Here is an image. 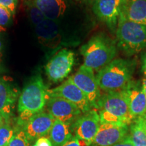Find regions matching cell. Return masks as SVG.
<instances>
[{"label": "cell", "mask_w": 146, "mask_h": 146, "mask_svg": "<svg viewBox=\"0 0 146 146\" xmlns=\"http://www.w3.org/2000/svg\"><path fill=\"white\" fill-rule=\"evenodd\" d=\"M122 91L127 98L129 110L135 119L146 114V96L139 81L132 80Z\"/></svg>", "instance_id": "obj_14"}, {"label": "cell", "mask_w": 146, "mask_h": 146, "mask_svg": "<svg viewBox=\"0 0 146 146\" xmlns=\"http://www.w3.org/2000/svg\"><path fill=\"white\" fill-rule=\"evenodd\" d=\"M91 143L85 140L72 136L68 141L66 142L62 146H91Z\"/></svg>", "instance_id": "obj_25"}, {"label": "cell", "mask_w": 146, "mask_h": 146, "mask_svg": "<svg viewBox=\"0 0 146 146\" xmlns=\"http://www.w3.org/2000/svg\"><path fill=\"white\" fill-rule=\"evenodd\" d=\"M129 137L134 146H146V132L140 117L129 126Z\"/></svg>", "instance_id": "obj_20"}, {"label": "cell", "mask_w": 146, "mask_h": 146, "mask_svg": "<svg viewBox=\"0 0 146 146\" xmlns=\"http://www.w3.org/2000/svg\"><path fill=\"white\" fill-rule=\"evenodd\" d=\"M12 21V14L8 9L0 5V27L3 28L10 25Z\"/></svg>", "instance_id": "obj_24"}, {"label": "cell", "mask_w": 146, "mask_h": 146, "mask_svg": "<svg viewBox=\"0 0 146 146\" xmlns=\"http://www.w3.org/2000/svg\"><path fill=\"white\" fill-rule=\"evenodd\" d=\"M141 84H142V87H143V92L146 96V78H143V79L142 80Z\"/></svg>", "instance_id": "obj_31"}, {"label": "cell", "mask_w": 146, "mask_h": 146, "mask_svg": "<svg viewBox=\"0 0 146 146\" xmlns=\"http://www.w3.org/2000/svg\"><path fill=\"white\" fill-rule=\"evenodd\" d=\"M17 4L18 0H0V5L8 9L12 14V16H14L15 14Z\"/></svg>", "instance_id": "obj_26"}, {"label": "cell", "mask_w": 146, "mask_h": 146, "mask_svg": "<svg viewBox=\"0 0 146 146\" xmlns=\"http://www.w3.org/2000/svg\"><path fill=\"white\" fill-rule=\"evenodd\" d=\"M117 45L128 56L146 48V27L128 20L120 14L116 29Z\"/></svg>", "instance_id": "obj_5"}, {"label": "cell", "mask_w": 146, "mask_h": 146, "mask_svg": "<svg viewBox=\"0 0 146 146\" xmlns=\"http://www.w3.org/2000/svg\"><path fill=\"white\" fill-rule=\"evenodd\" d=\"M55 120L50 113L43 111L34 114L25 123L17 127L23 129L29 141L32 143L38 139L49 135Z\"/></svg>", "instance_id": "obj_8"}, {"label": "cell", "mask_w": 146, "mask_h": 146, "mask_svg": "<svg viewBox=\"0 0 146 146\" xmlns=\"http://www.w3.org/2000/svg\"><path fill=\"white\" fill-rule=\"evenodd\" d=\"M16 132L10 123L4 122L0 126V146H8V143Z\"/></svg>", "instance_id": "obj_22"}, {"label": "cell", "mask_w": 146, "mask_h": 146, "mask_svg": "<svg viewBox=\"0 0 146 146\" xmlns=\"http://www.w3.org/2000/svg\"><path fill=\"white\" fill-rule=\"evenodd\" d=\"M2 48H3V41H2V38H1V35H0V57H1Z\"/></svg>", "instance_id": "obj_32"}, {"label": "cell", "mask_w": 146, "mask_h": 146, "mask_svg": "<svg viewBox=\"0 0 146 146\" xmlns=\"http://www.w3.org/2000/svg\"><path fill=\"white\" fill-rule=\"evenodd\" d=\"M27 137L21 128L16 127V132L11 139L8 146H31Z\"/></svg>", "instance_id": "obj_23"}, {"label": "cell", "mask_w": 146, "mask_h": 146, "mask_svg": "<svg viewBox=\"0 0 146 146\" xmlns=\"http://www.w3.org/2000/svg\"><path fill=\"white\" fill-rule=\"evenodd\" d=\"M123 0H95L93 10L112 31H116Z\"/></svg>", "instance_id": "obj_13"}, {"label": "cell", "mask_w": 146, "mask_h": 146, "mask_svg": "<svg viewBox=\"0 0 146 146\" xmlns=\"http://www.w3.org/2000/svg\"><path fill=\"white\" fill-rule=\"evenodd\" d=\"M113 146H134L133 142L131 141L129 135L128 136L126 137L125 138H124L123 140L118 142V143H116Z\"/></svg>", "instance_id": "obj_28"}, {"label": "cell", "mask_w": 146, "mask_h": 146, "mask_svg": "<svg viewBox=\"0 0 146 146\" xmlns=\"http://www.w3.org/2000/svg\"><path fill=\"white\" fill-rule=\"evenodd\" d=\"M142 70H143L144 76L146 78V53L142 58Z\"/></svg>", "instance_id": "obj_29"}, {"label": "cell", "mask_w": 146, "mask_h": 146, "mask_svg": "<svg viewBox=\"0 0 146 146\" xmlns=\"http://www.w3.org/2000/svg\"><path fill=\"white\" fill-rule=\"evenodd\" d=\"M0 126H1V123H0Z\"/></svg>", "instance_id": "obj_35"}, {"label": "cell", "mask_w": 146, "mask_h": 146, "mask_svg": "<svg viewBox=\"0 0 146 146\" xmlns=\"http://www.w3.org/2000/svg\"><path fill=\"white\" fill-rule=\"evenodd\" d=\"M59 120H55L49 133V139L53 146H62L73 136L72 127Z\"/></svg>", "instance_id": "obj_19"}, {"label": "cell", "mask_w": 146, "mask_h": 146, "mask_svg": "<svg viewBox=\"0 0 146 146\" xmlns=\"http://www.w3.org/2000/svg\"><path fill=\"white\" fill-rule=\"evenodd\" d=\"M140 118H141L143 128H144V129H145V131L146 132V114H145L143 116H141Z\"/></svg>", "instance_id": "obj_30"}, {"label": "cell", "mask_w": 146, "mask_h": 146, "mask_svg": "<svg viewBox=\"0 0 146 146\" xmlns=\"http://www.w3.org/2000/svg\"><path fill=\"white\" fill-rule=\"evenodd\" d=\"M3 118L1 117V114H0V123H2V122H3Z\"/></svg>", "instance_id": "obj_33"}, {"label": "cell", "mask_w": 146, "mask_h": 146, "mask_svg": "<svg viewBox=\"0 0 146 146\" xmlns=\"http://www.w3.org/2000/svg\"><path fill=\"white\" fill-rule=\"evenodd\" d=\"M39 42L43 46L54 48L60 44L61 30L59 21L46 19L35 28Z\"/></svg>", "instance_id": "obj_16"}, {"label": "cell", "mask_w": 146, "mask_h": 146, "mask_svg": "<svg viewBox=\"0 0 146 146\" xmlns=\"http://www.w3.org/2000/svg\"><path fill=\"white\" fill-rule=\"evenodd\" d=\"M80 52L83 57V65L98 72L114 60L117 44L105 35H97L82 45Z\"/></svg>", "instance_id": "obj_3"}, {"label": "cell", "mask_w": 146, "mask_h": 146, "mask_svg": "<svg viewBox=\"0 0 146 146\" xmlns=\"http://www.w3.org/2000/svg\"><path fill=\"white\" fill-rule=\"evenodd\" d=\"M135 66L134 60H113L97 74L100 90L104 93L123 91L132 81Z\"/></svg>", "instance_id": "obj_2"}, {"label": "cell", "mask_w": 146, "mask_h": 146, "mask_svg": "<svg viewBox=\"0 0 146 146\" xmlns=\"http://www.w3.org/2000/svg\"><path fill=\"white\" fill-rule=\"evenodd\" d=\"M100 123L130 126L135 118L131 114L123 91L104 93L97 106Z\"/></svg>", "instance_id": "obj_4"}, {"label": "cell", "mask_w": 146, "mask_h": 146, "mask_svg": "<svg viewBox=\"0 0 146 146\" xmlns=\"http://www.w3.org/2000/svg\"><path fill=\"white\" fill-rule=\"evenodd\" d=\"M33 146H53V145L48 138L42 137L35 142Z\"/></svg>", "instance_id": "obj_27"}, {"label": "cell", "mask_w": 146, "mask_h": 146, "mask_svg": "<svg viewBox=\"0 0 146 146\" xmlns=\"http://www.w3.org/2000/svg\"><path fill=\"white\" fill-rule=\"evenodd\" d=\"M49 97L48 89L41 76L36 74L33 76L24 87L18 98L17 125L25 123L34 114L44 111Z\"/></svg>", "instance_id": "obj_1"}, {"label": "cell", "mask_w": 146, "mask_h": 146, "mask_svg": "<svg viewBox=\"0 0 146 146\" xmlns=\"http://www.w3.org/2000/svg\"><path fill=\"white\" fill-rule=\"evenodd\" d=\"M43 12L47 19L58 21L65 14L68 6L67 0H31Z\"/></svg>", "instance_id": "obj_18"}, {"label": "cell", "mask_w": 146, "mask_h": 146, "mask_svg": "<svg viewBox=\"0 0 146 146\" xmlns=\"http://www.w3.org/2000/svg\"><path fill=\"white\" fill-rule=\"evenodd\" d=\"M69 78L85 95L91 107L96 109L102 94L94 70L83 64L76 74Z\"/></svg>", "instance_id": "obj_7"}, {"label": "cell", "mask_w": 146, "mask_h": 146, "mask_svg": "<svg viewBox=\"0 0 146 146\" xmlns=\"http://www.w3.org/2000/svg\"><path fill=\"white\" fill-rule=\"evenodd\" d=\"M74 63V54L68 49L58 51L45 66V74L52 83L63 81L69 75Z\"/></svg>", "instance_id": "obj_6"}, {"label": "cell", "mask_w": 146, "mask_h": 146, "mask_svg": "<svg viewBox=\"0 0 146 146\" xmlns=\"http://www.w3.org/2000/svg\"><path fill=\"white\" fill-rule=\"evenodd\" d=\"M49 96L61 97L76 105L82 113H85L92 109L85 95L70 78L54 89H48Z\"/></svg>", "instance_id": "obj_11"}, {"label": "cell", "mask_w": 146, "mask_h": 146, "mask_svg": "<svg viewBox=\"0 0 146 146\" xmlns=\"http://www.w3.org/2000/svg\"><path fill=\"white\" fill-rule=\"evenodd\" d=\"M18 90L10 80L0 74V114L5 122L9 123L13 115Z\"/></svg>", "instance_id": "obj_15"}, {"label": "cell", "mask_w": 146, "mask_h": 146, "mask_svg": "<svg viewBox=\"0 0 146 146\" xmlns=\"http://www.w3.org/2000/svg\"><path fill=\"white\" fill-rule=\"evenodd\" d=\"M129 135V126L100 123L91 146H113Z\"/></svg>", "instance_id": "obj_12"}, {"label": "cell", "mask_w": 146, "mask_h": 146, "mask_svg": "<svg viewBox=\"0 0 146 146\" xmlns=\"http://www.w3.org/2000/svg\"><path fill=\"white\" fill-rule=\"evenodd\" d=\"M46 108L47 112L55 119L70 125H72L83 114L76 105L58 96L49 97Z\"/></svg>", "instance_id": "obj_10"}, {"label": "cell", "mask_w": 146, "mask_h": 146, "mask_svg": "<svg viewBox=\"0 0 146 146\" xmlns=\"http://www.w3.org/2000/svg\"><path fill=\"white\" fill-rule=\"evenodd\" d=\"M100 125L98 111L91 109L83 113L71 125L73 136L92 143Z\"/></svg>", "instance_id": "obj_9"}, {"label": "cell", "mask_w": 146, "mask_h": 146, "mask_svg": "<svg viewBox=\"0 0 146 146\" xmlns=\"http://www.w3.org/2000/svg\"><path fill=\"white\" fill-rule=\"evenodd\" d=\"M27 4L29 17L35 27L37 26L38 25L47 19L43 12L34 4L31 0H28L27 1Z\"/></svg>", "instance_id": "obj_21"}, {"label": "cell", "mask_w": 146, "mask_h": 146, "mask_svg": "<svg viewBox=\"0 0 146 146\" xmlns=\"http://www.w3.org/2000/svg\"><path fill=\"white\" fill-rule=\"evenodd\" d=\"M120 13L129 21L146 27V0H123Z\"/></svg>", "instance_id": "obj_17"}, {"label": "cell", "mask_w": 146, "mask_h": 146, "mask_svg": "<svg viewBox=\"0 0 146 146\" xmlns=\"http://www.w3.org/2000/svg\"><path fill=\"white\" fill-rule=\"evenodd\" d=\"M0 29H3V28H1V27H0Z\"/></svg>", "instance_id": "obj_34"}]
</instances>
